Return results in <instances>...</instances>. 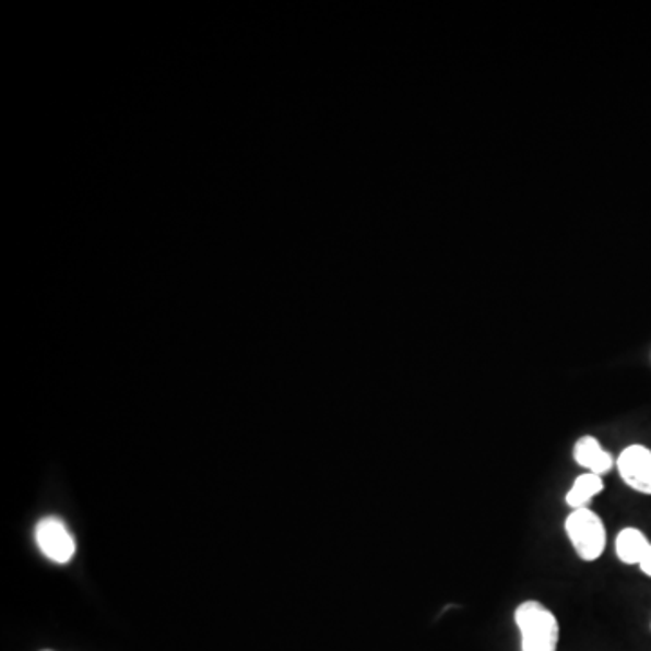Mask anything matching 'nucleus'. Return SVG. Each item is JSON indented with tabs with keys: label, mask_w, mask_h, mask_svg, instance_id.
<instances>
[{
	"label": "nucleus",
	"mask_w": 651,
	"mask_h": 651,
	"mask_svg": "<svg viewBox=\"0 0 651 651\" xmlns=\"http://www.w3.org/2000/svg\"><path fill=\"white\" fill-rule=\"evenodd\" d=\"M639 568H641L642 573L651 578V546L648 548L647 554L642 557L641 563H639Z\"/></svg>",
	"instance_id": "obj_8"
},
{
	"label": "nucleus",
	"mask_w": 651,
	"mask_h": 651,
	"mask_svg": "<svg viewBox=\"0 0 651 651\" xmlns=\"http://www.w3.org/2000/svg\"><path fill=\"white\" fill-rule=\"evenodd\" d=\"M604 482L594 473H584L573 480L572 487L568 488L565 501L572 510L589 509L590 501L603 493Z\"/></svg>",
	"instance_id": "obj_7"
},
{
	"label": "nucleus",
	"mask_w": 651,
	"mask_h": 651,
	"mask_svg": "<svg viewBox=\"0 0 651 651\" xmlns=\"http://www.w3.org/2000/svg\"><path fill=\"white\" fill-rule=\"evenodd\" d=\"M565 532L573 551L583 561H597L606 548V526L594 510H572L565 521Z\"/></svg>",
	"instance_id": "obj_2"
},
{
	"label": "nucleus",
	"mask_w": 651,
	"mask_h": 651,
	"mask_svg": "<svg viewBox=\"0 0 651 651\" xmlns=\"http://www.w3.org/2000/svg\"><path fill=\"white\" fill-rule=\"evenodd\" d=\"M573 460L587 473L597 474L601 478H603L604 474H608L615 467V463H617L614 454L606 451L595 436H583V438H579L576 441V446H573Z\"/></svg>",
	"instance_id": "obj_5"
},
{
	"label": "nucleus",
	"mask_w": 651,
	"mask_h": 651,
	"mask_svg": "<svg viewBox=\"0 0 651 651\" xmlns=\"http://www.w3.org/2000/svg\"><path fill=\"white\" fill-rule=\"evenodd\" d=\"M46 651H49V650H46Z\"/></svg>",
	"instance_id": "obj_9"
},
{
	"label": "nucleus",
	"mask_w": 651,
	"mask_h": 651,
	"mask_svg": "<svg viewBox=\"0 0 651 651\" xmlns=\"http://www.w3.org/2000/svg\"><path fill=\"white\" fill-rule=\"evenodd\" d=\"M37 545L44 556L57 563H69L73 559L76 545L62 521L57 518H44L35 531Z\"/></svg>",
	"instance_id": "obj_4"
},
{
	"label": "nucleus",
	"mask_w": 651,
	"mask_h": 651,
	"mask_svg": "<svg viewBox=\"0 0 651 651\" xmlns=\"http://www.w3.org/2000/svg\"><path fill=\"white\" fill-rule=\"evenodd\" d=\"M615 467L620 480L631 490L651 496V449L641 443H631L617 457Z\"/></svg>",
	"instance_id": "obj_3"
},
{
	"label": "nucleus",
	"mask_w": 651,
	"mask_h": 651,
	"mask_svg": "<svg viewBox=\"0 0 651 651\" xmlns=\"http://www.w3.org/2000/svg\"><path fill=\"white\" fill-rule=\"evenodd\" d=\"M650 546L651 543L647 534L636 529V526H626L615 537V554L619 557L620 563H625V565H637L639 567V563H641Z\"/></svg>",
	"instance_id": "obj_6"
},
{
	"label": "nucleus",
	"mask_w": 651,
	"mask_h": 651,
	"mask_svg": "<svg viewBox=\"0 0 651 651\" xmlns=\"http://www.w3.org/2000/svg\"><path fill=\"white\" fill-rule=\"evenodd\" d=\"M520 630L521 651H557L559 623L551 608L540 601H523L514 612Z\"/></svg>",
	"instance_id": "obj_1"
}]
</instances>
